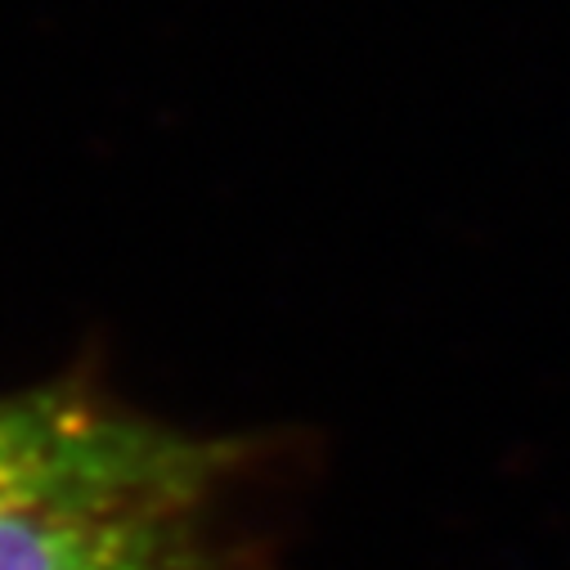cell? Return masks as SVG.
<instances>
[{"label":"cell","instance_id":"6da1fadb","mask_svg":"<svg viewBox=\"0 0 570 570\" xmlns=\"http://www.w3.org/2000/svg\"><path fill=\"white\" fill-rule=\"evenodd\" d=\"M238 485L0 494V570H274L234 525Z\"/></svg>","mask_w":570,"mask_h":570},{"label":"cell","instance_id":"7a4b0ae2","mask_svg":"<svg viewBox=\"0 0 570 570\" xmlns=\"http://www.w3.org/2000/svg\"><path fill=\"white\" fill-rule=\"evenodd\" d=\"M256 445L198 436L139 413L90 382L0 395V494L243 485Z\"/></svg>","mask_w":570,"mask_h":570}]
</instances>
